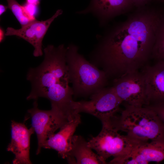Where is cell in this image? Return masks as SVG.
<instances>
[{
    "label": "cell",
    "instance_id": "52a82bcc",
    "mask_svg": "<svg viewBox=\"0 0 164 164\" xmlns=\"http://www.w3.org/2000/svg\"><path fill=\"white\" fill-rule=\"evenodd\" d=\"M113 82L112 87L125 104L136 107L148 105L145 77L141 71L127 73Z\"/></svg>",
    "mask_w": 164,
    "mask_h": 164
},
{
    "label": "cell",
    "instance_id": "277c9868",
    "mask_svg": "<svg viewBox=\"0 0 164 164\" xmlns=\"http://www.w3.org/2000/svg\"><path fill=\"white\" fill-rule=\"evenodd\" d=\"M78 47L70 44L67 48L66 60L73 95H92L105 87L108 79L105 73L78 52Z\"/></svg>",
    "mask_w": 164,
    "mask_h": 164
},
{
    "label": "cell",
    "instance_id": "7402d4cb",
    "mask_svg": "<svg viewBox=\"0 0 164 164\" xmlns=\"http://www.w3.org/2000/svg\"><path fill=\"white\" fill-rule=\"evenodd\" d=\"M40 0H26V2L29 4L38 5L40 2Z\"/></svg>",
    "mask_w": 164,
    "mask_h": 164
},
{
    "label": "cell",
    "instance_id": "6da1fadb",
    "mask_svg": "<svg viewBox=\"0 0 164 164\" xmlns=\"http://www.w3.org/2000/svg\"><path fill=\"white\" fill-rule=\"evenodd\" d=\"M162 9L150 4L136 8L108 30L90 62L113 80L141 70L152 58Z\"/></svg>",
    "mask_w": 164,
    "mask_h": 164
},
{
    "label": "cell",
    "instance_id": "603a6c76",
    "mask_svg": "<svg viewBox=\"0 0 164 164\" xmlns=\"http://www.w3.org/2000/svg\"><path fill=\"white\" fill-rule=\"evenodd\" d=\"M0 42H2L3 40L4 37V31L2 28H0Z\"/></svg>",
    "mask_w": 164,
    "mask_h": 164
},
{
    "label": "cell",
    "instance_id": "ba28073f",
    "mask_svg": "<svg viewBox=\"0 0 164 164\" xmlns=\"http://www.w3.org/2000/svg\"><path fill=\"white\" fill-rule=\"evenodd\" d=\"M62 13V10H58L53 16L46 20L39 21L35 19L21 26V28L18 29L8 27L5 35L6 36H15L23 39L34 47V56H41L43 54L42 46L43 39L52 23Z\"/></svg>",
    "mask_w": 164,
    "mask_h": 164
},
{
    "label": "cell",
    "instance_id": "cb8c5ba5",
    "mask_svg": "<svg viewBox=\"0 0 164 164\" xmlns=\"http://www.w3.org/2000/svg\"><path fill=\"white\" fill-rule=\"evenodd\" d=\"M153 2L164 3V0H154Z\"/></svg>",
    "mask_w": 164,
    "mask_h": 164
},
{
    "label": "cell",
    "instance_id": "5b68a950",
    "mask_svg": "<svg viewBox=\"0 0 164 164\" xmlns=\"http://www.w3.org/2000/svg\"><path fill=\"white\" fill-rule=\"evenodd\" d=\"M102 124L100 133L96 136L92 137L87 144L104 160L106 161L111 156L114 158L125 155L137 145L141 144L126 135H120L110 121Z\"/></svg>",
    "mask_w": 164,
    "mask_h": 164
},
{
    "label": "cell",
    "instance_id": "30bf717a",
    "mask_svg": "<svg viewBox=\"0 0 164 164\" xmlns=\"http://www.w3.org/2000/svg\"><path fill=\"white\" fill-rule=\"evenodd\" d=\"M28 112L31 118L32 127L37 135L38 147L36 154L38 155L45 142L61 126L51 110L39 109L36 101L34 102L33 107L28 110Z\"/></svg>",
    "mask_w": 164,
    "mask_h": 164
},
{
    "label": "cell",
    "instance_id": "8fae6325",
    "mask_svg": "<svg viewBox=\"0 0 164 164\" xmlns=\"http://www.w3.org/2000/svg\"><path fill=\"white\" fill-rule=\"evenodd\" d=\"M134 7L131 0H91L87 9L77 13H94L99 18L101 25H104L115 17L131 11Z\"/></svg>",
    "mask_w": 164,
    "mask_h": 164
},
{
    "label": "cell",
    "instance_id": "ffe728a7",
    "mask_svg": "<svg viewBox=\"0 0 164 164\" xmlns=\"http://www.w3.org/2000/svg\"><path fill=\"white\" fill-rule=\"evenodd\" d=\"M135 8L142 7L149 5L154 0H131Z\"/></svg>",
    "mask_w": 164,
    "mask_h": 164
},
{
    "label": "cell",
    "instance_id": "7a4b0ae2",
    "mask_svg": "<svg viewBox=\"0 0 164 164\" xmlns=\"http://www.w3.org/2000/svg\"><path fill=\"white\" fill-rule=\"evenodd\" d=\"M125 106L119 117L114 115L110 120L118 131L140 144L164 141V124L153 110L146 106Z\"/></svg>",
    "mask_w": 164,
    "mask_h": 164
},
{
    "label": "cell",
    "instance_id": "7c38bea8",
    "mask_svg": "<svg viewBox=\"0 0 164 164\" xmlns=\"http://www.w3.org/2000/svg\"><path fill=\"white\" fill-rule=\"evenodd\" d=\"M141 70L145 77L148 105L164 102V61L147 64Z\"/></svg>",
    "mask_w": 164,
    "mask_h": 164
},
{
    "label": "cell",
    "instance_id": "2e32d148",
    "mask_svg": "<svg viewBox=\"0 0 164 164\" xmlns=\"http://www.w3.org/2000/svg\"><path fill=\"white\" fill-rule=\"evenodd\" d=\"M152 58L156 61H164V9H162L156 30L155 40Z\"/></svg>",
    "mask_w": 164,
    "mask_h": 164
},
{
    "label": "cell",
    "instance_id": "5bb4252c",
    "mask_svg": "<svg viewBox=\"0 0 164 164\" xmlns=\"http://www.w3.org/2000/svg\"><path fill=\"white\" fill-rule=\"evenodd\" d=\"M128 154L136 164L161 162L164 160V141H153L139 144Z\"/></svg>",
    "mask_w": 164,
    "mask_h": 164
},
{
    "label": "cell",
    "instance_id": "4fadbf2b",
    "mask_svg": "<svg viewBox=\"0 0 164 164\" xmlns=\"http://www.w3.org/2000/svg\"><path fill=\"white\" fill-rule=\"evenodd\" d=\"M81 121L80 116L78 114L73 119L62 126L58 133L54 134L46 140L43 147L55 150L63 158L67 159L72 149L73 134Z\"/></svg>",
    "mask_w": 164,
    "mask_h": 164
},
{
    "label": "cell",
    "instance_id": "d6986e66",
    "mask_svg": "<svg viewBox=\"0 0 164 164\" xmlns=\"http://www.w3.org/2000/svg\"><path fill=\"white\" fill-rule=\"evenodd\" d=\"M24 9L27 14L30 17L35 19V17L38 12V5L25 3L22 5Z\"/></svg>",
    "mask_w": 164,
    "mask_h": 164
},
{
    "label": "cell",
    "instance_id": "e0dca14e",
    "mask_svg": "<svg viewBox=\"0 0 164 164\" xmlns=\"http://www.w3.org/2000/svg\"><path fill=\"white\" fill-rule=\"evenodd\" d=\"M7 0L8 8L11 11L21 26L36 19L28 15L23 5H21L15 0Z\"/></svg>",
    "mask_w": 164,
    "mask_h": 164
},
{
    "label": "cell",
    "instance_id": "9a60e30c",
    "mask_svg": "<svg viewBox=\"0 0 164 164\" xmlns=\"http://www.w3.org/2000/svg\"><path fill=\"white\" fill-rule=\"evenodd\" d=\"M88 145L87 142L80 135H73L72 147L67 159L70 164H85L107 163L97 154L94 153Z\"/></svg>",
    "mask_w": 164,
    "mask_h": 164
},
{
    "label": "cell",
    "instance_id": "3957f363",
    "mask_svg": "<svg viewBox=\"0 0 164 164\" xmlns=\"http://www.w3.org/2000/svg\"><path fill=\"white\" fill-rule=\"evenodd\" d=\"M44 58L38 67L30 68L27 79L32 85L27 100L44 97L52 89L60 85H69L70 82L65 52L53 47L44 49Z\"/></svg>",
    "mask_w": 164,
    "mask_h": 164
},
{
    "label": "cell",
    "instance_id": "ac0fdd59",
    "mask_svg": "<svg viewBox=\"0 0 164 164\" xmlns=\"http://www.w3.org/2000/svg\"><path fill=\"white\" fill-rule=\"evenodd\" d=\"M145 106L153 110L164 124V102Z\"/></svg>",
    "mask_w": 164,
    "mask_h": 164
},
{
    "label": "cell",
    "instance_id": "9c48e42d",
    "mask_svg": "<svg viewBox=\"0 0 164 164\" xmlns=\"http://www.w3.org/2000/svg\"><path fill=\"white\" fill-rule=\"evenodd\" d=\"M11 139L7 150L13 153L14 164H31L29 158L30 139L34 130L32 127L28 129L22 123L12 120L11 124Z\"/></svg>",
    "mask_w": 164,
    "mask_h": 164
},
{
    "label": "cell",
    "instance_id": "44dd1931",
    "mask_svg": "<svg viewBox=\"0 0 164 164\" xmlns=\"http://www.w3.org/2000/svg\"><path fill=\"white\" fill-rule=\"evenodd\" d=\"M8 7L2 4L0 5V15H2L8 9Z\"/></svg>",
    "mask_w": 164,
    "mask_h": 164
},
{
    "label": "cell",
    "instance_id": "8992f818",
    "mask_svg": "<svg viewBox=\"0 0 164 164\" xmlns=\"http://www.w3.org/2000/svg\"><path fill=\"white\" fill-rule=\"evenodd\" d=\"M122 103L112 87H105L91 95L89 101H74L73 108L76 114H89L104 123L110 121Z\"/></svg>",
    "mask_w": 164,
    "mask_h": 164
}]
</instances>
